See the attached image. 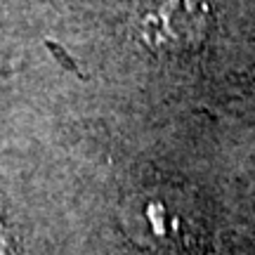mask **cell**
<instances>
[{"label":"cell","instance_id":"6da1fadb","mask_svg":"<svg viewBox=\"0 0 255 255\" xmlns=\"http://www.w3.org/2000/svg\"><path fill=\"white\" fill-rule=\"evenodd\" d=\"M203 28L206 17L191 0H165L156 12L142 19L144 40L154 50L165 52H187L196 47L203 38Z\"/></svg>","mask_w":255,"mask_h":255},{"label":"cell","instance_id":"7a4b0ae2","mask_svg":"<svg viewBox=\"0 0 255 255\" xmlns=\"http://www.w3.org/2000/svg\"><path fill=\"white\" fill-rule=\"evenodd\" d=\"M0 255H9L7 244H5V239H2V232H0Z\"/></svg>","mask_w":255,"mask_h":255}]
</instances>
